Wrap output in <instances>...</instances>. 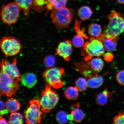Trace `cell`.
<instances>
[{
  "instance_id": "cell-22",
  "label": "cell",
  "mask_w": 124,
  "mask_h": 124,
  "mask_svg": "<svg viewBox=\"0 0 124 124\" xmlns=\"http://www.w3.org/2000/svg\"><path fill=\"white\" fill-rule=\"evenodd\" d=\"M23 10V13L25 16L28 15L30 8H31L33 0H15Z\"/></svg>"
},
{
  "instance_id": "cell-9",
  "label": "cell",
  "mask_w": 124,
  "mask_h": 124,
  "mask_svg": "<svg viewBox=\"0 0 124 124\" xmlns=\"http://www.w3.org/2000/svg\"><path fill=\"white\" fill-rule=\"evenodd\" d=\"M64 72L62 68H52L45 71L43 76L48 85L54 89H58L63 86L61 78Z\"/></svg>"
},
{
  "instance_id": "cell-31",
  "label": "cell",
  "mask_w": 124,
  "mask_h": 124,
  "mask_svg": "<svg viewBox=\"0 0 124 124\" xmlns=\"http://www.w3.org/2000/svg\"><path fill=\"white\" fill-rule=\"evenodd\" d=\"M113 124H124V113H119L113 119Z\"/></svg>"
},
{
  "instance_id": "cell-19",
  "label": "cell",
  "mask_w": 124,
  "mask_h": 124,
  "mask_svg": "<svg viewBox=\"0 0 124 124\" xmlns=\"http://www.w3.org/2000/svg\"><path fill=\"white\" fill-rule=\"evenodd\" d=\"M87 62L91 68L96 72H100L104 66L103 60L99 57L92 59L90 61Z\"/></svg>"
},
{
  "instance_id": "cell-27",
  "label": "cell",
  "mask_w": 124,
  "mask_h": 124,
  "mask_svg": "<svg viewBox=\"0 0 124 124\" xmlns=\"http://www.w3.org/2000/svg\"><path fill=\"white\" fill-rule=\"evenodd\" d=\"M46 3V0H33L31 8L40 12Z\"/></svg>"
},
{
  "instance_id": "cell-8",
  "label": "cell",
  "mask_w": 124,
  "mask_h": 124,
  "mask_svg": "<svg viewBox=\"0 0 124 124\" xmlns=\"http://www.w3.org/2000/svg\"><path fill=\"white\" fill-rule=\"evenodd\" d=\"M19 82L13 79L7 74L1 71L0 87L1 96L11 97L15 95L19 88Z\"/></svg>"
},
{
  "instance_id": "cell-25",
  "label": "cell",
  "mask_w": 124,
  "mask_h": 124,
  "mask_svg": "<svg viewBox=\"0 0 124 124\" xmlns=\"http://www.w3.org/2000/svg\"><path fill=\"white\" fill-rule=\"evenodd\" d=\"M75 85L80 92H83L89 87L87 79L83 77H80L75 82Z\"/></svg>"
},
{
  "instance_id": "cell-29",
  "label": "cell",
  "mask_w": 124,
  "mask_h": 124,
  "mask_svg": "<svg viewBox=\"0 0 124 124\" xmlns=\"http://www.w3.org/2000/svg\"><path fill=\"white\" fill-rule=\"evenodd\" d=\"M43 63L46 67L47 68L52 67L55 64V57L53 55H47L44 58Z\"/></svg>"
},
{
  "instance_id": "cell-6",
  "label": "cell",
  "mask_w": 124,
  "mask_h": 124,
  "mask_svg": "<svg viewBox=\"0 0 124 124\" xmlns=\"http://www.w3.org/2000/svg\"><path fill=\"white\" fill-rule=\"evenodd\" d=\"M0 45L1 51L7 56H13L19 54L22 45L20 41L12 36H4L1 38Z\"/></svg>"
},
{
  "instance_id": "cell-23",
  "label": "cell",
  "mask_w": 124,
  "mask_h": 124,
  "mask_svg": "<svg viewBox=\"0 0 124 124\" xmlns=\"http://www.w3.org/2000/svg\"><path fill=\"white\" fill-rule=\"evenodd\" d=\"M103 78L101 76L98 75L87 80L88 87L93 89L100 87L103 84Z\"/></svg>"
},
{
  "instance_id": "cell-4",
  "label": "cell",
  "mask_w": 124,
  "mask_h": 124,
  "mask_svg": "<svg viewBox=\"0 0 124 124\" xmlns=\"http://www.w3.org/2000/svg\"><path fill=\"white\" fill-rule=\"evenodd\" d=\"M41 95L40 101L42 110L45 113H49L58 103L59 99L58 94L48 85H46Z\"/></svg>"
},
{
  "instance_id": "cell-28",
  "label": "cell",
  "mask_w": 124,
  "mask_h": 124,
  "mask_svg": "<svg viewBox=\"0 0 124 124\" xmlns=\"http://www.w3.org/2000/svg\"><path fill=\"white\" fill-rule=\"evenodd\" d=\"M84 38L81 35L77 34L73 39L72 45L76 47L79 48L83 46L85 44Z\"/></svg>"
},
{
  "instance_id": "cell-36",
  "label": "cell",
  "mask_w": 124,
  "mask_h": 124,
  "mask_svg": "<svg viewBox=\"0 0 124 124\" xmlns=\"http://www.w3.org/2000/svg\"><path fill=\"white\" fill-rule=\"evenodd\" d=\"M0 124H8L9 123H8L7 121H6L5 119L1 117V116L0 115Z\"/></svg>"
},
{
  "instance_id": "cell-13",
  "label": "cell",
  "mask_w": 124,
  "mask_h": 124,
  "mask_svg": "<svg viewBox=\"0 0 124 124\" xmlns=\"http://www.w3.org/2000/svg\"><path fill=\"white\" fill-rule=\"evenodd\" d=\"M99 38L103 43L105 49L107 51L112 52L116 50L118 38H108L103 33Z\"/></svg>"
},
{
  "instance_id": "cell-7",
  "label": "cell",
  "mask_w": 124,
  "mask_h": 124,
  "mask_svg": "<svg viewBox=\"0 0 124 124\" xmlns=\"http://www.w3.org/2000/svg\"><path fill=\"white\" fill-rule=\"evenodd\" d=\"M29 103V106L24 114L26 123L29 124L40 123L43 114V112L41 111L40 101L38 99L31 100Z\"/></svg>"
},
{
  "instance_id": "cell-14",
  "label": "cell",
  "mask_w": 124,
  "mask_h": 124,
  "mask_svg": "<svg viewBox=\"0 0 124 124\" xmlns=\"http://www.w3.org/2000/svg\"><path fill=\"white\" fill-rule=\"evenodd\" d=\"M79 103L74 104L70 107L71 114L73 121L77 123L82 121L85 117V114L83 111L80 108Z\"/></svg>"
},
{
  "instance_id": "cell-26",
  "label": "cell",
  "mask_w": 124,
  "mask_h": 124,
  "mask_svg": "<svg viewBox=\"0 0 124 124\" xmlns=\"http://www.w3.org/2000/svg\"><path fill=\"white\" fill-rule=\"evenodd\" d=\"M67 112L63 111H60L57 113L56 119L57 122L60 124H66L69 120Z\"/></svg>"
},
{
  "instance_id": "cell-15",
  "label": "cell",
  "mask_w": 124,
  "mask_h": 124,
  "mask_svg": "<svg viewBox=\"0 0 124 124\" xmlns=\"http://www.w3.org/2000/svg\"><path fill=\"white\" fill-rule=\"evenodd\" d=\"M20 80L24 86L29 89L33 87L37 82L36 76L31 73H28L22 75L20 78Z\"/></svg>"
},
{
  "instance_id": "cell-24",
  "label": "cell",
  "mask_w": 124,
  "mask_h": 124,
  "mask_svg": "<svg viewBox=\"0 0 124 124\" xmlns=\"http://www.w3.org/2000/svg\"><path fill=\"white\" fill-rule=\"evenodd\" d=\"M23 116L19 113H12L9 117L8 123L12 124H22L23 123Z\"/></svg>"
},
{
  "instance_id": "cell-10",
  "label": "cell",
  "mask_w": 124,
  "mask_h": 124,
  "mask_svg": "<svg viewBox=\"0 0 124 124\" xmlns=\"http://www.w3.org/2000/svg\"><path fill=\"white\" fill-rule=\"evenodd\" d=\"M17 63V60L15 59H14L12 61L2 59L1 63V71L7 74L14 80L19 82L21 75Z\"/></svg>"
},
{
  "instance_id": "cell-21",
  "label": "cell",
  "mask_w": 124,
  "mask_h": 124,
  "mask_svg": "<svg viewBox=\"0 0 124 124\" xmlns=\"http://www.w3.org/2000/svg\"><path fill=\"white\" fill-rule=\"evenodd\" d=\"M79 91L76 87L70 86L67 88L64 91V94L66 98L69 100H76L79 96Z\"/></svg>"
},
{
  "instance_id": "cell-37",
  "label": "cell",
  "mask_w": 124,
  "mask_h": 124,
  "mask_svg": "<svg viewBox=\"0 0 124 124\" xmlns=\"http://www.w3.org/2000/svg\"><path fill=\"white\" fill-rule=\"evenodd\" d=\"M120 4H124V0H116Z\"/></svg>"
},
{
  "instance_id": "cell-30",
  "label": "cell",
  "mask_w": 124,
  "mask_h": 124,
  "mask_svg": "<svg viewBox=\"0 0 124 124\" xmlns=\"http://www.w3.org/2000/svg\"><path fill=\"white\" fill-rule=\"evenodd\" d=\"M80 24L81 23L80 21H76L74 29L77 32V34L81 35L83 38L86 39L90 38L85 33V30H84L83 29L80 28Z\"/></svg>"
},
{
  "instance_id": "cell-35",
  "label": "cell",
  "mask_w": 124,
  "mask_h": 124,
  "mask_svg": "<svg viewBox=\"0 0 124 124\" xmlns=\"http://www.w3.org/2000/svg\"><path fill=\"white\" fill-rule=\"evenodd\" d=\"M0 112L3 111L4 110L5 107V104L4 102L2 101H1L0 102Z\"/></svg>"
},
{
  "instance_id": "cell-3",
  "label": "cell",
  "mask_w": 124,
  "mask_h": 124,
  "mask_svg": "<svg viewBox=\"0 0 124 124\" xmlns=\"http://www.w3.org/2000/svg\"><path fill=\"white\" fill-rule=\"evenodd\" d=\"M51 11V18L57 28L62 29L69 27L73 17V10L65 7L58 10L53 8Z\"/></svg>"
},
{
  "instance_id": "cell-33",
  "label": "cell",
  "mask_w": 124,
  "mask_h": 124,
  "mask_svg": "<svg viewBox=\"0 0 124 124\" xmlns=\"http://www.w3.org/2000/svg\"><path fill=\"white\" fill-rule=\"evenodd\" d=\"M116 79L120 85L124 86V70L118 73L116 76Z\"/></svg>"
},
{
  "instance_id": "cell-18",
  "label": "cell",
  "mask_w": 124,
  "mask_h": 124,
  "mask_svg": "<svg viewBox=\"0 0 124 124\" xmlns=\"http://www.w3.org/2000/svg\"><path fill=\"white\" fill-rule=\"evenodd\" d=\"M88 31L91 37L99 38L101 35V28L100 25L97 23H92L88 27Z\"/></svg>"
},
{
  "instance_id": "cell-32",
  "label": "cell",
  "mask_w": 124,
  "mask_h": 124,
  "mask_svg": "<svg viewBox=\"0 0 124 124\" xmlns=\"http://www.w3.org/2000/svg\"><path fill=\"white\" fill-rule=\"evenodd\" d=\"M68 1V0H57L54 6V8L58 10L66 7Z\"/></svg>"
},
{
  "instance_id": "cell-5",
  "label": "cell",
  "mask_w": 124,
  "mask_h": 124,
  "mask_svg": "<svg viewBox=\"0 0 124 124\" xmlns=\"http://www.w3.org/2000/svg\"><path fill=\"white\" fill-rule=\"evenodd\" d=\"M22 10L16 2L4 4L1 7V17L2 22L10 26L15 24L20 16Z\"/></svg>"
},
{
  "instance_id": "cell-2",
  "label": "cell",
  "mask_w": 124,
  "mask_h": 124,
  "mask_svg": "<svg viewBox=\"0 0 124 124\" xmlns=\"http://www.w3.org/2000/svg\"><path fill=\"white\" fill-rule=\"evenodd\" d=\"M86 41L81 49L82 55L85 61L90 60L94 56L100 57L105 54V48L99 38L91 37Z\"/></svg>"
},
{
  "instance_id": "cell-16",
  "label": "cell",
  "mask_w": 124,
  "mask_h": 124,
  "mask_svg": "<svg viewBox=\"0 0 124 124\" xmlns=\"http://www.w3.org/2000/svg\"><path fill=\"white\" fill-rule=\"evenodd\" d=\"M113 93L108 91L107 89L98 94L95 99L96 103L100 106H103L107 103L108 100L111 98Z\"/></svg>"
},
{
  "instance_id": "cell-1",
  "label": "cell",
  "mask_w": 124,
  "mask_h": 124,
  "mask_svg": "<svg viewBox=\"0 0 124 124\" xmlns=\"http://www.w3.org/2000/svg\"><path fill=\"white\" fill-rule=\"evenodd\" d=\"M108 17L109 22L103 33L108 38H119L124 32V18L114 10L111 11Z\"/></svg>"
},
{
  "instance_id": "cell-11",
  "label": "cell",
  "mask_w": 124,
  "mask_h": 124,
  "mask_svg": "<svg viewBox=\"0 0 124 124\" xmlns=\"http://www.w3.org/2000/svg\"><path fill=\"white\" fill-rule=\"evenodd\" d=\"M72 41L69 40L61 42L56 49L55 55L62 57L66 61H69L72 52Z\"/></svg>"
},
{
  "instance_id": "cell-20",
  "label": "cell",
  "mask_w": 124,
  "mask_h": 124,
  "mask_svg": "<svg viewBox=\"0 0 124 124\" xmlns=\"http://www.w3.org/2000/svg\"><path fill=\"white\" fill-rule=\"evenodd\" d=\"M93 12L89 6H83L79 9L78 14L80 19L84 21L88 20L92 15Z\"/></svg>"
},
{
  "instance_id": "cell-12",
  "label": "cell",
  "mask_w": 124,
  "mask_h": 124,
  "mask_svg": "<svg viewBox=\"0 0 124 124\" xmlns=\"http://www.w3.org/2000/svg\"><path fill=\"white\" fill-rule=\"evenodd\" d=\"M74 69L83 75L87 79L98 75L96 72L94 71L87 63L76 62L74 64Z\"/></svg>"
},
{
  "instance_id": "cell-17",
  "label": "cell",
  "mask_w": 124,
  "mask_h": 124,
  "mask_svg": "<svg viewBox=\"0 0 124 124\" xmlns=\"http://www.w3.org/2000/svg\"><path fill=\"white\" fill-rule=\"evenodd\" d=\"M5 104L6 109L11 113L16 112L19 109L21 106L19 102L16 99L13 98L8 99Z\"/></svg>"
},
{
  "instance_id": "cell-34",
  "label": "cell",
  "mask_w": 124,
  "mask_h": 124,
  "mask_svg": "<svg viewBox=\"0 0 124 124\" xmlns=\"http://www.w3.org/2000/svg\"><path fill=\"white\" fill-rule=\"evenodd\" d=\"M104 58L105 61L109 62L112 61L114 58V56L112 54L108 53L105 54Z\"/></svg>"
}]
</instances>
